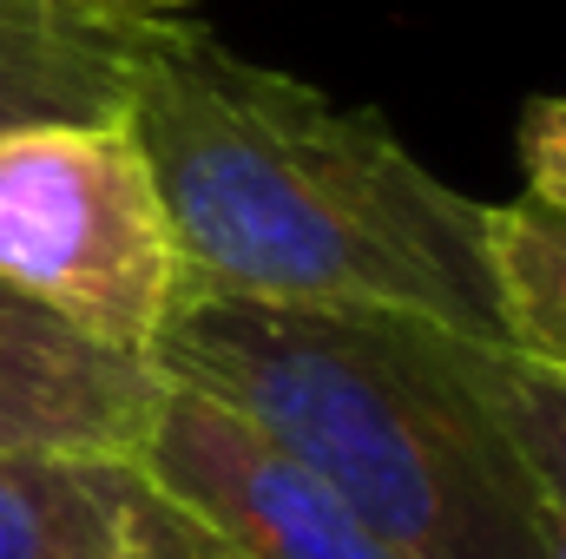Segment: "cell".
<instances>
[{
  "label": "cell",
  "instance_id": "10",
  "mask_svg": "<svg viewBox=\"0 0 566 559\" xmlns=\"http://www.w3.org/2000/svg\"><path fill=\"white\" fill-rule=\"evenodd\" d=\"M119 559H238V553H231V547H218V540L185 514V507H171L165 494H151L139 474H133Z\"/></svg>",
  "mask_w": 566,
  "mask_h": 559
},
{
  "label": "cell",
  "instance_id": "7",
  "mask_svg": "<svg viewBox=\"0 0 566 559\" xmlns=\"http://www.w3.org/2000/svg\"><path fill=\"white\" fill-rule=\"evenodd\" d=\"M133 461L0 454V559H119Z\"/></svg>",
  "mask_w": 566,
  "mask_h": 559
},
{
  "label": "cell",
  "instance_id": "1",
  "mask_svg": "<svg viewBox=\"0 0 566 559\" xmlns=\"http://www.w3.org/2000/svg\"><path fill=\"white\" fill-rule=\"evenodd\" d=\"M126 126L178 244V296L382 309L501 349L488 204L441 184L389 119L178 13L133 40Z\"/></svg>",
  "mask_w": 566,
  "mask_h": 559
},
{
  "label": "cell",
  "instance_id": "11",
  "mask_svg": "<svg viewBox=\"0 0 566 559\" xmlns=\"http://www.w3.org/2000/svg\"><path fill=\"white\" fill-rule=\"evenodd\" d=\"M521 171L527 198L566 211V99H534L521 113Z\"/></svg>",
  "mask_w": 566,
  "mask_h": 559
},
{
  "label": "cell",
  "instance_id": "12",
  "mask_svg": "<svg viewBox=\"0 0 566 559\" xmlns=\"http://www.w3.org/2000/svg\"><path fill=\"white\" fill-rule=\"evenodd\" d=\"M66 7H93V13H126V20H178V13H191V0H66Z\"/></svg>",
  "mask_w": 566,
  "mask_h": 559
},
{
  "label": "cell",
  "instance_id": "9",
  "mask_svg": "<svg viewBox=\"0 0 566 559\" xmlns=\"http://www.w3.org/2000/svg\"><path fill=\"white\" fill-rule=\"evenodd\" d=\"M461 369L481 389V402L494 409V421L507 428V441L527 461L534 487L547 494L566 547V382L534 369V362H521V356H507V349H488V342H461Z\"/></svg>",
  "mask_w": 566,
  "mask_h": 559
},
{
  "label": "cell",
  "instance_id": "5",
  "mask_svg": "<svg viewBox=\"0 0 566 559\" xmlns=\"http://www.w3.org/2000/svg\"><path fill=\"white\" fill-rule=\"evenodd\" d=\"M165 376L113 356L0 283V454L133 461Z\"/></svg>",
  "mask_w": 566,
  "mask_h": 559
},
{
  "label": "cell",
  "instance_id": "4",
  "mask_svg": "<svg viewBox=\"0 0 566 559\" xmlns=\"http://www.w3.org/2000/svg\"><path fill=\"white\" fill-rule=\"evenodd\" d=\"M133 474L238 559H396V547L316 467L185 382L158 389Z\"/></svg>",
  "mask_w": 566,
  "mask_h": 559
},
{
  "label": "cell",
  "instance_id": "6",
  "mask_svg": "<svg viewBox=\"0 0 566 559\" xmlns=\"http://www.w3.org/2000/svg\"><path fill=\"white\" fill-rule=\"evenodd\" d=\"M145 20L66 0H0V126L126 119V66Z\"/></svg>",
  "mask_w": 566,
  "mask_h": 559
},
{
  "label": "cell",
  "instance_id": "3",
  "mask_svg": "<svg viewBox=\"0 0 566 559\" xmlns=\"http://www.w3.org/2000/svg\"><path fill=\"white\" fill-rule=\"evenodd\" d=\"M0 283L86 342L151 362L178 244L126 119L0 126Z\"/></svg>",
  "mask_w": 566,
  "mask_h": 559
},
{
  "label": "cell",
  "instance_id": "2",
  "mask_svg": "<svg viewBox=\"0 0 566 559\" xmlns=\"http://www.w3.org/2000/svg\"><path fill=\"white\" fill-rule=\"evenodd\" d=\"M151 369L258 421L396 559H566L547 494L448 329L382 309L178 296Z\"/></svg>",
  "mask_w": 566,
  "mask_h": 559
},
{
  "label": "cell",
  "instance_id": "8",
  "mask_svg": "<svg viewBox=\"0 0 566 559\" xmlns=\"http://www.w3.org/2000/svg\"><path fill=\"white\" fill-rule=\"evenodd\" d=\"M488 264L501 296V349L566 382V211L541 198L494 204Z\"/></svg>",
  "mask_w": 566,
  "mask_h": 559
}]
</instances>
